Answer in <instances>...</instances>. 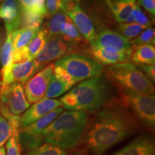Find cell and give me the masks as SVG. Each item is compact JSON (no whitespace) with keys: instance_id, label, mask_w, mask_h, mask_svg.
Instances as JSON below:
<instances>
[{"instance_id":"cell-27","label":"cell","mask_w":155,"mask_h":155,"mask_svg":"<svg viewBox=\"0 0 155 155\" xmlns=\"http://www.w3.org/2000/svg\"><path fill=\"white\" fill-rule=\"evenodd\" d=\"M117 27V32L130 41L137 38L145 29L141 25L136 23H131V24L121 23Z\"/></svg>"},{"instance_id":"cell-9","label":"cell","mask_w":155,"mask_h":155,"mask_svg":"<svg viewBox=\"0 0 155 155\" xmlns=\"http://www.w3.org/2000/svg\"><path fill=\"white\" fill-rule=\"evenodd\" d=\"M63 107L58 108L33 123L20 128L19 139L21 148L25 150H31L40 146L43 142L42 132L44 129L63 112Z\"/></svg>"},{"instance_id":"cell-30","label":"cell","mask_w":155,"mask_h":155,"mask_svg":"<svg viewBox=\"0 0 155 155\" xmlns=\"http://www.w3.org/2000/svg\"><path fill=\"white\" fill-rule=\"evenodd\" d=\"M131 16L133 18L134 23L141 25L145 29L152 27V20L150 19V18L145 15V13L140 8L139 5H136L135 8L131 13Z\"/></svg>"},{"instance_id":"cell-24","label":"cell","mask_w":155,"mask_h":155,"mask_svg":"<svg viewBox=\"0 0 155 155\" xmlns=\"http://www.w3.org/2000/svg\"><path fill=\"white\" fill-rule=\"evenodd\" d=\"M13 53L14 48L12 41V33L7 32L5 40L0 49V62L2 64V70L6 68L12 63Z\"/></svg>"},{"instance_id":"cell-42","label":"cell","mask_w":155,"mask_h":155,"mask_svg":"<svg viewBox=\"0 0 155 155\" xmlns=\"http://www.w3.org/2000/svg\"><path fill=\"white\" fill-rule=\"evenodd\" d=\"M2 86V79H1V76H0V87Z\"/></svg>"},{"instance_id":"cell-35","label":"cell","mask_w":155,"mask_h":155,"mask_svg":"<svg viewBox=\"0 0 155 155\" xmlns=\"http://www.w3.org/2000/svg\"><path fill=\"white\" fill-rule=\"evenodd\" d=\"M30 61L27 47L15 50L12 56V63H22Z\"/></svg>"},{"instance_id":"cell-39","label":"cell","mask_w":155,"mask_h":155,"mask_svg":"<svg viewBox=\"0 0 155 155\" xmlns=\"http://www.w3.org/2000/svg\"><path fill=\"white\" fill-rule=\"evenodd\" d=\"M71 155H87V154L85 152H83V150H80V151H77V152L73 153V154Z\"/></svg>"},{"instance_id":"cell-13","label":"cell","mask_w":155,"mask_h":155,"mask_svg":"<svg viewBox=\"0 0 155 155\" xmlns=\"http://www.w3.org/2000/svg\"><path fill=\"white\" fill-rule=\"evenodd\" d=\"M38 68L34 61H28L22 63H12L6 68L1 70L0 76L2 84L19 83L24 86L35 73Z\"/></svg>"},{"instance_id":"cell-2","label":"cell","mask_w":155,"mask_h":155,"mask_svg":"<svg viewBox=\"0 0 155 155\" xmlns=\"http://www.w3.org/2000/svg\"><path fill=\"white\" fill-rule=\"evenodd\" d=\"M68 111L95 114L116 99L102 75L83 81L60 99Z\"/></svg>"},{"instance_id":"cell-8","label":"cell","mask_w":155,"mask_h":155,"mask_svg":"<svg viewBox=\"0 0 155 155\" xmlns=\"http://www.w3.org/2000/svg\"><path fill=\"white\" fill-rule=\"evenodd\" d=\"M78 48V45L67 41L61 35L49 37L43 49L33 60L38 72L53 61H57L69 54L74 53Z\"/></svg>"},{"instance_id":"cell-18","label":"cell","mask_w":155,"mask_h":155,"mask_svg":"<svg viewBox=\"0 0 155 155\" xmlns=\"http://www.w3.org/2000/svg\"><path fill=\"white\" fill-rule=\"evenodd\" d=\"M130 62L135 65H154V45H133L130 55Z\"/></svg>"},{"instance_id":"cell-38","label":"cell","mask_w":155,"mask_h":155,"mask_svg":"<svg viewBox=\"0 0 155 155\" xmlns=\"http://www.w3.org/2000/svg\"><path fill=\"white\" fill-rule=\"evenodd\" d=\"M139 4L144 7L145 10L148 12L154 19L155 16V0H139Z\"/></svg>"},{"instance_id":"cell-28","label":"cell","mask_w":155,"mask_h":155,"mask_svg":"<svg viewBox=\"0 0 155 155\" xmlns=\"http://www.w3.org/2000/svg\"><path fill=\"white\" fill-rule=\"evenodd\" d=\"M27 155H68V154L63 149L48 143H44L36 148L29 150Z\"/></svg>"},{"instance_id":"cell-12","label":"cell","mask_w":155,"mask_h":155,"mask_svg":"<svg viewBox=\"0 0 155 155\" xmlns=\"http://www.w3.org/2000/svg\"><path fill=\"white\" fill-rule=\"evenodd\" d=\"M90 44L113 53H131L133 47L130 40L110 29H104L97 32L95 40Z\"/></svg>"},{"instance_id":"cell-10","label":"cell","mask_w":155,"mask_h":155,"mask_svg":"<svg viewBox=\"0 0 155 155\" xmlns=\"http://www.w3.org/2000/svg\"><path fill=\"white\" fill-rule=\"evenodd\" d=\"M63 12L71 18L79 33L88 43L94 41L96 36L94 25L76 0H66Z\"/></svg>"},{"instance_id":"cell-1","label":"cell","mask_w":155,"mask_h":155,"mask_svg":"<svg viewBox=\"0 0 155 155\" xmlns=\"http://www.w3.org/2000/svg\"><path fill=\"white\" fill-rule=\"evenodd\" d=\"M85 131V141L93 155H104L136 133L137 119L121 101H115L96 112Z\"/></svg>"},{"instance_id":"cell-23","label":"cell","mask_w":155,"mask_h":155,"mask_svg":"<svg viewBox=\"0 0 155 155\" xmlns=\"http://www.w3.org/2000/svg\"><path fill=\"white\" fill-rule=\"evenodd\" d=\"M48 17L49 18H48V22L44 26L45 29L47 31L48 38L60 35L61 25L62 23L67 20L68 16L63 11H61Z\"/></svg>"},{"instance_id":"cell-19","label":"cell","mask_w":155,"mask_h":155,"mask_svg":"<svg viewBox=\"0 0 155 155\" xmlns=\"http://www.w3.org/2000/svg\"><path fill=\"white\" fill-rule=\"evenodd\" d=\"M137 0H118L111 2L114 16L118 22L124 23L137 5Z\"/></svg>"},{"instance_id":"cell-14","label":"cell","mask_w":155,"mask_h":155,"mask_svg":"<svg viewBox=\"0 0 155 155\" xmlns=\"http://www.w3.org/2000/svg\"><path fill=\"white\" fill-rule=\"evenodd\" d=\"M62 107L60 99L43 98L33 105L30 106L28 110L19 117V126L20 128L25 127L30 124L36 121L40 118L43 117L50 112Z\"/></svg>"},{"instance_id":"cell-22","label":"cell","mask_w":155,"mask_h":155,"mask_svg":"<svg viewBox=\"0 0 155 155\" xmlns=\"http://www.w3.org/2000/svg\"><path fill=\"white\" fill-rule=\"evenodd\" d=\"M48 33L44 27L39 30L35 37L31 40V42L27 46L29 57L30 61L35 59L39 53L43 49L47 41Z\"/></svg>"},{"instance_id":"cell-33","label":"cell","mask_w":155,"mask_h":155,"mask_svg":"<svg viewBox=\"0 0 155 155\" xmlns=\"http://www.w3.org/2000/svg\"><path fill=\"white\" fill-rule=\"evenodd\" d=\"M53 75H55L58 79L61 81L62 82L65 83L70 88H73V87L77 83L72 78V77H71L68 73L65 72L63 68H61L59 66H56L55 65H54Z\"/></svg>"},{"instance_id":"cell-11","label":"cell","mask_w":155,"mask_h":155,"mask_svg":"<svg viewBox=\"0 0 155 155\" xmlns=\"http://www.w3.org/2000/svg\"><path fill=\"white\" fill-rule=\"evenodd\" d=\"M53 71L54 63H51L25 83V94L30 104H35L44 98L50 79L53 75Z\"/></svg>"},{"instance_id":"cell-4","label":"cell","mask_w":155,"mask_h":155,"mask_svg":"<svg viewBox=\"0 0 155 155\" xmlns=\"http://www.w3.org/2000/svg\"><path fill=\"white\" fill-rule=\"evenodd\" d=\"M105 77L118 90L144 95L154 94V83L131 62L109 65L105 71Z\"/></svg>"},{"instance_id":"cell-15","label":"cell","mask_w":155,"mask_h":155,"mask_svg":"<svg viewBox=\"0 0 155 155\" xmlns=\"http://www.w3.org/2000/svg\"><path fill=\"white\" fill-rule=\"evenodd\" d=\"M0 18L5 22L7 32L20 29L21 6L18 0H0Z\"/></svg>"},{"instance_id":"cell-17","label":"cell","mask_w":155,"mask_h":155,"mask_svg":"<svg viewBox=\"0 0 155 155\" xmlns=\"http://www.w3.org/2000/svg\"><path fill=\"white\" fill-rule=\"evenodd\" d=\"M87 51L90 55V57L103 66L130 62L131 53H113L98 47L94 44L89 45Z\"/></svg>"},{"instance_id":"cell-34","label":"cell","mask_w":155,"mask_h":155,"mask_svg":"<svg viewBox=\"0 0 155 155\" xmlns=\"http://www.w3.org/2000/svg\"><path fill=\"white\" fill-rule=\"evenodd\" d=\"M66 0H46L45 8L48 17L55 14L58 12L63 11Z\"/></svg>"},{"instance_id":"cell-25","label":"cell","mask_w":155,"mask_h":155,"mask_svg":"<svg viewBox=\"0 0 155 155\" xmlns=\"http://www.w3.org/2000/svg\"><path fill=\"white\" fill-rule=\"evenodd\" d=\"M44 17L32 12L21 8L20 28L39 29L43 22Z\"/></svg>"},{"instance_id":"cell-37","label":"cell","mask_w":155,"mask_h":155,"mask_svg":"<svg viewBox=\"0 0 155 155\" xmlns=\"http://www.w3.org/2000/svg\"><path fill=\"white\" fill-rule=\"evenodd\" d=\"M21 8L37 14L35 9L38 0H18Z\"/></svg>"},{"instance_id":"cell-21","label":"cell","mask_w":155,"mask_h":155,"mask_svg":"<svg viewBox=\"0 0 155 155\" xmlns=\"http://www.w3.org/2000/svg\"><path fill=\"white\" fill-rule=\"evenodd\" d=\"M60 35L63 37L67 41L72 42L77 45H84L87 42L79 33L69 17L66 21L61 24V29H60Z\"/></svg>"},{"instance_id":"cell-26","label":"cell","mask_w":155,"mask_h":155,"mask_svg":"<svg viewBox=\"0 0 155 155\" xmlns=\"http://www.w3.org/2000/svg\"><path fill=\"white\" fill-rule=\"evenodd\" d=\"M71 88L65 83L62 82L61 81L58 79L55 75H53L51 79H50L49 85L48 86L47 91H46L44 98L55 99L57 97H59L65 94L67 91H68Z\"/></svg>"},{"instance_id":"cell-32","label":"cell","mask_w":155,"mask_h":155,"mask_svg":"<svg viewBox=\"0 0 155 155\" xmlns=\"http://www.w3.org/2000/svg\"><path fill=\"white\" fill-rule=\"evenodd\" d=\"M19 133H14L6 144V155H21Z\"/></svg>"},{"instance_id":"cell-31","label":"cell","mask_w":155,"mask_h":155,"mask_svg":"<svg viewBox=\"0 0 155 155\" xmlns=\"http://www.w3.org/2000/svg\"><path fill=\"white\" fill-rule=\"evenodd\" d=\"M12 134V128L0 113V147L4 146Z\"/></svg>"},{"instance_id":"cell-3","label":"cell","mask_w":155,"mask_h":155,"mask_svg":"<svg viewBox=\"0 0 155 155\" xmlns=\"http://www.w3.org/2000/svg\"><path fill=\"white\" fill-rule=\"evenodd\" d=\"M89 121L88 114L80 111L62 112L42 132L43 141L63 150L76 147L84 135Z\"/></svg>"},{"instance_id":"cell-5","label":"cell","mask_w":155,"mask_h":155,"mask_svg":"<svg viewBox=\"0 0 155 155\" xmlns=\"http://www.w3.org/2000/svg\"><path fill=\"white\" fill-rule=\"evenodd\" d=\"M54 65L63 68L76 83L99 76L104 71V66L91 57L78 53L69 54Z\"/></svg>"},{"instance_id":"cell-36","label":"cell","mask_w":155,"mask_h":155,"mask_svg":"<svg viewBox=\"0 0 155 155\" xmlns=\"http://www.w3.org/2000/svg\"><path fill=\"white\" fill-rule=\"evenodd\" d=\"M142 71V73L154 83L155 81V66L154 65H136Z\"/></svg>"},{"instance_id":"cell-7","label":"cell","mask_w":155,"mask_h":155,"mask_svg":"<svg viewBox=\"0 0 155 155\" xmlns=\"http://www.w3.org/2000/svg\"><path fill=\"white\" fill-rule=\"evenodd\" d=\"M30 106V104L25 96L23 85L19 83H2L0 87V113L7 121L13 116H21Z\"/></svg>"},{"instance_id":"cell-29","label":"cell","mask_w":155,"mask_h":155,"mask_svg":"<svg viewBox=\"0 0 155 155\" xmlns=\"http://www.w3.org/2000/svg\"><path fill=\"white\" fill-rule=\"evenodd\" d=\"M131 43L132 44V45H154V28L151 27V28L144 29L137 38L131 40Z\"/></svg>"},{"instance_id":"cell-6","label":"cell","mask_w":155,"mask_h":155,"mask_svg":"<svg viewBox=\"0 0 155 155\" xmlns=\"http://www.w3.org/2000/svg\"><path fill=\"white\" fill-rule=\"evenodd\" d=\"M120 101L127 106L136 119L152 130L155 126L154 94H139L127 91L119 90Z\"/></svg>"},{"instance_id":"cell-20","label":"cell","mask_w":155,"mask_h":155,"mask_svg":"<svg viewBox=\"0 0 155 155\" xmlns=\"http://www.w3.org/2000/svg\"><path fill=\"white\" fill-rule=\"evenodd\" d=\"M39 30L25 28H20L12 32V41L14 51L27 47L31 40L35 37Z\"/></svg>"},{"instance_id":"cell-16","label":"cell","mask_w":155,"mask_h":155,"mask_svg":"<svg viewBox=\"0 0 155 155\" xmlns=\"http://www.w3.org/2000/svg\"><path fill=\"white\" fill-rule=\"evenodd\" d=\"M113 155H155L154 138L147 134L139 135Z\"/></svg>"},{"instance_id":"cell-41","label":"cell","mask_w":155,"mask_h":155,"mask_svg":"<svg viewBox=\"0 0 155 155\" xmlns=\"http://www.w3.org/2000/svg\"><path fill=\"white\" fill-rule=\"evenodd\" d=\"M107 1L108 2V4H109V5L111 6V2H110V0H107ZM111 1H114V2H115V1H118V0H111Z\"/></svg>"},{"instance_id":"cell-40","label":"cell","mask_w":155,"mask_h":155,"mask_svg":"<svg viewBox=\"0 0 155 155\" xmlns=\"http://www.w3.org/2000/svg\"><path fill=\"white\" fill-rule=\"evenodd\" d=\"M0 155H6L5 149V147H4V146L0 147Z\"/></svg>"}]
</instances>
